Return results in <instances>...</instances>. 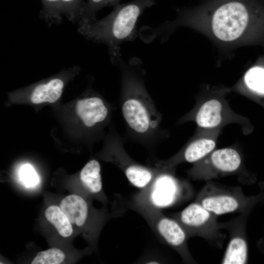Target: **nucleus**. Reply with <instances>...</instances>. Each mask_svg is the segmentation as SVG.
<instances>
[{
	"mask_svg": "<svg viewBox=\"0 0 264 264\" xmlns=\"http://www.w3.org/2000/svg\"><path fill=\"white\" fill-rule=\"evenodd\" d=\"M121 70L120 106L128 131L135 140L150 145L160 137L161 116L145 86L142 60L131 57L118 63Z\"/></svg>",
	"mask_w": 264,
	"mask_h": 264,
	"instance_id": "obj_1",
	"label": "nucleus"
},
{
	"mask_svg": "<svg viewBox=\"0 0 264 264\" xmlns=\"http://www.w3.org/2000/svg\"><path fill=\"white\" fill-rule=\"evenodd\" d=\"M155 4L154 0H133L119 3L100 20L78 23V31L89 41L106 45L110 61L117 66L122 59V45L136 39L138 35V19L146 9Z\"/></svg>",
	"mask_w": 264,
	"mask_h": 264,
	"instance_id": "obj_2",
	"label": "nucleus"
},
{
	"mask_svg": "<svg viewBox=\"0 0 264 264\" xmlns=\"http://www.w3.org/2000/svg\"><path fill=\"white\" fill-rule=\"evenodd\" d=\"M130 207L143 217L160 239L176 251L184 262H195L188 248L187 235L174 218L165 216L160 208L152 206L132 202Z\"/></svg>",
	"mask_w": 264,
	"mask_h": 264,
	"instance_id": "obj_3",
	"label": "nucleus"
},
{
	"mask_svg": "<svg viewBox=\"0 0 264 264\" xmlns=\"http://www.w3.org/2000/svg\"><path fill=\"white\" fill-rule=\"evenodd\" d=\"M250 19L249 9L243 1L229 0L218 5L210 18L212 31L219 40L232 42L246 31Z\"/></svg>",
	"mask_w": 264,
	"mask_h": 264,
	"instance_id": "obj_4",
	"label": "nucleus"
},
{
	"mask_svg": "<svg viewBox=\"0 0 264 264\" xmlns=\"http://www.w3.org/2000/svg\"><path fill=\"white\" fill-rule=\"evenodd\" d=\"M182 227L188 239L198 236L210 242L221 241V224L217 221V216L210 212L197 202L194 201L181 211L173 215Z\"/></svg>",
	"mask_w": 264,
	"mask_h": 264,
	"instance_id": "obj_5",
	"label": "nucleus"
},
{
	"mask_svg": "<svg viewBox=\"0 0 264 264\" xmlns=\"http://www.w3.org/2000/svg\"><path fill=\"white\" fill-rule=\"evenodd\" d=\"M248 199L240 187L207 183L200 190L195 201L216 216L242 212L248 205Z\"/></svg>",
	"mask_w": 264,
	"mask_h": 264,
	"instance_id": "obj_6",
	"label": "nucleus"
},
{
	"mask_svg": "<svg viewBox=\"0 0 264 264\" xmlns=\"http://www.w3.org/2000/svg\"><path fill=\"white\" fill-rule=\"evenodd\" d=\"M107 158L122 171L131 184L141 190L148 187L161 171L155 167L144 166L132 158L120 136H115L112 140Z\"/></svg>",
	"mask_w": 264,
	"mask_h": 264,
	"instance_id": "obj_7",
	"label": "nucleus"
},
{
	"mask_svg": "<svg viewBox=\"0 0 264 264\" xmlns=\"http://www.w3.org/2000/svg\"><path fill=\"white\" fill-rule=\"evenodd\" d=\"M170 170L161 169L151 183L134 196L133 201L160 209L175 203L179 198L180 186Z\"/></svg>",
	"mask_w": 264,
	"mask_h": 264,
	"instance_id": "obj_8",
	"label": "nucleus"
},
{
	"mask_svg": "<svg viewBox=\"0 0 264 264\" xmlns=\"http://www.w3.org/2000/svg\"><path fill=\"white\" fill-rule=\"evenodd\" d=\"M59 206L73 226L85 230L89 240L95 239L103 220L101 212L94 211L84 198L76 194L64 198Z\"/></svg>",
	"mask_w": 264,
	"mask_h": 264,
	"instance_id": "obj_9",
	"label": "nucleus"
},
{
	"mask_svg": "<svg viewBox=\"0 0 264 264\" xmlns=\"http://www.w3.org/2000/svg\"><path fill=\"white\" fill-rule=\"evenodd\" d=\"M40 17L49 25L60 24L64 18L74 23L79 22L84 0H40Z\"/></svg>",
	"mask_w": 264,
	"mask_h": 264,
	"instance_id": "obj_10",
	"label": "nucleus"
},
{
	"mask_svg": "<svg viewBox=\"0 0 264 264\" xmlns=\"http://www.w3.org/2000/svg\"><path fill=\"white\" fill-rule=\"evenodd\" d=\"M76 112L85 126L92 128L107 118L109 110L103 100L95 96L78 100Z\"/></svg>",
	"mask_w": 264,
	"mask_h": 264,
	"instance_id": "obj_11",
	"label": "nucleus"
},
{
	"mask_svg": "<svg viewBox=\"0 0 264 264\" xmlns=\"http://www.w3.org/2000/svg\"><path fill=\"white\" fill-rule=\"evenodd\" d=\"M100 172L101 167L99 162L95 159L90 160L81 171L80 180L82 186L88 194L105 201L106 199L103 194Z\"/></svg>",
	"mask_w": 264,
	"mask_h": 264,
	"instance_id": "obj_12",
	"label": "nucleus"
},
{
	"mask_svg": "<svg viewBox=\"0 0 264 264\" xmlns=\"http://www.w3.org/2000/svg\"><path fill=\"white\" fill-rule=\"evenodd\" d=\"M242 226L232 231L221 263L222 264H244L247 263V244L242 233Z\"/></svg>",
	"mask_w": 264,
	"mask_h": 264,
	"instance_id": "obj_13",
	"label": "nucleus"
},
{
	"mask_svg": "<svg viewBox=\"0 0 264 264\" xmlns=\"http://www.w3.org/2000/svg\"><path fill=\"white\" fill-rule=\"evenodd\" d=\"M242 164V158L234 149L227 148L214 151L208 160L209 167L220 173H230L237 171Z\"/></svg>",
	"mask_w": 264,
	"mask_h": 264,
	"instance_id": "obj_14",
	"label": "nucleus"
},
{
	"mask_svg": "<svg viewBox=\"0 0 264 264\" xmlns=\"http://www.w3.org/2000/svg\"><path fill=\"white\" fill-rule=\"evenodd\" d=\"M64 86V81L58 77L38 84L32 88L30 93L31 102L34 104L53 103L61 97Z\"/></svg>",
	"mask_w": 264,
	"mask_h": 264,
	"instance_id": "obj_15",
	"label": "nucleus"
},
{
	"mask_svg": "<svg viewBox=\"0 0 264 264\" xmlns=\"http://www.w3.org/2000/svg\"><path fill=\"white\" fill-rule=\"evenodd\" d=\"M222 105L217 99H211L204 103L198 111L195 121L198 127L213 128L221 122Z\"/></svg>",
	"mask_w": 264,
	"mask_h": 264,
	"instance_id": "obj_16",
	"label": "nucleus"
},
{
	"mask_svg": "<svg viewBox=\"0 0 264 264\" xmlns=\"http://www.w3.org/2000/svg\"><path fill=\"white\" fill-rule=\"evenodd\" d=\"M46 220L64 238L70 237L73 233V226L59 206L50 205L44 211Z\"/></svg>",
	"mask_w": 264,
	"mask_h": 264,
	"instance_id": "obj_17",
	"label": "nucleus"
},
{
	"mask_svg": "<svg viewBox=\"0 0 264 264\" xmlns=\"http://www.w3.org/2000/svg\"><path fill=\"white\" fill-rule=\"evenodd\" d=\"M120 0H86L78 23H89L95 21L97 13L106 6L114 7Z\"/></svg>",
	"mask_w": 264,
	"mask_h": 264,
	"instance_id": "obj_18",
	"label": "nucleus"
},
{
	"mask_svg": "<svg viewBox=\"0 0 264 264\" xmlns=\"http://www.w3.org/2000/svg\"><path fill=\"white\" fill-rule=\"evenodd\" d=\"M66 253L61 249L52 247L38 252L31 264H60L65 262Z\"/></svg>",
	"mask_w": 264,
	"mask_h": 264,
	"instance_id": "obj_19",
	"label": "nucleus"
},
{
	"mask_svg": "<svg viewBox=\"0 0 264 264\" xmlns=\"http://www.w3.org/2000/svg\"><path fill=\"white\" fill-rule=\"evenodd\" d=\"M244 81L251 90L264 95V68L254 66L249 69L245 74Z\"/></svg>",
	"mask_w": 264,
	"mask_h": 264,
	"instance_id": "obj_20",
	"label": "nucleus"
},
{
	"mask_svg": "<svg viewBox=\"0 0 264 264\" xmlns=\"http://www.w3.org/2000/svg\"><path fill=\"white\" fill-rule=\"evenodd\" d=\"M19 175L21 182L26 187H33L39 183V176L33 167L29 164L21 167Z\"/></svg>",
	"mask_w": 264,
	"mask_h": 264,
	"instance_id": "obj_21",
	"label": "nucleus"
}]
</instances>
